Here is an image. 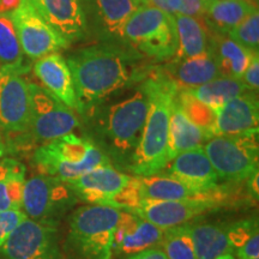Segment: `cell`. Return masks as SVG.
Masks as SVG:
<instances>
[{"label": "cell", "mask_w": 259, "mask_h": 259, "mask_svg": "<svg viewBox=\"0 0 259 259\" xmlns=\"http://www.w3.org/2000/svg\"><path fill=\"white\" fill-rule=\"evenodd\" d=\"M21 0H0V14H9L19 5Z\"/></svg>", "instance_id": "40"}, {"label": "cell", "mask_w": 259, "mask_h": 259, "mask_svg": "<svg viewBox=\"0 0 259 259\" xmlns=\"http://www.w3.org/2000/svg\"><path fill=\"white\" fill-rule=\"evenodd\" d=\"M203 148L219 179L241 183L258 171V128L215 136Z\"/></svg>", "instance_id": "6"}, {"label": "cell", "mask_w": 259, "mask_h": 259, "mask_svg": "<svg viewBox=\"0 0 259 259\" xmlns=\"http://www.w3.org/2000/svg\"><path fill=\"white\" fill-rule=\"evenodd\" d=\"M25 166L15 158H0V211L22 210Z\"/></svg>", "instance_id": "27"}, {"label": "cell", "mask_w": 259, "mask_h": 259, "mask_svg": "<svg viewBox=\"0 0 259 259\" xmlns=\"http://www.w3.org/2000/svg\"><path fill=\"white\" fill-rule=\"evenodd\" d=\"M229 37L252 52H258L259 46V12L255 9L252 14L228 32Z\"/></svg>", "instance_id": "33"}, {"label": "cell", "mask_w": 259, "mask_h": 259, "mask_svg": "<svg viewBox=\"0 0 259 259\" xmlns=\"http://www.w3.org/2000/svg\"><path fill=\"white\" fill-rule=\"evenodd\" d=\"M216 259H235V258L233 257L232 254H223V255H220V257H218Z\"/></svg>", "instance_id": "44"}, {"label": "cell", "mask_w": 259, "mask_h": 259, "mask_svg": "<svg viewBox=\"0 0 259 259\" xmlns=\"http://www.w3.org/2000/svg\"><path fill=\"white\" fill-rule=\"evenodd\" d=\"M77 202L66 181L44 174L25 180L22 211L28 219L58 226Z\"/></svg>", "instance_id": "8"}, {"label": "cell", "mask_w": 259, "mask_h": 259, "mask_svg": "<svg viewBox=\"0 0 259 259\" xmlns=\"http://www.w3.org/2000/svg\"><path fill=\"white\" fill-rule=\"evenodd\" d=\"M6 153V144L4 142V139H3V136L0 134V158H3Z\"/></svg>", "instance_id": "42"}, {"label": "cell", "mask_w": 259, "mask_h": 259, "mask_svg": "<svg viewBox=\"0 0 259 259\" xmlns=\"http://www.w3.org/2000/svg\"><path fill=\"white\" fill-rule=\"evenodd\" d=\"M186 90H189L196 99L211 107L215 111L229 100L241 95L248 89L246 88L241 79L231 78V77H218L203 85Z\"/></svg>", "instance_id": "30"}, {"label": "cell", "mask_w": 259, "mask_h": 259, "mask_svg": "<svg viewBox=\"0 0 259 259\" xmlns=\"http://www.w3.org/2000/svg\"><path fill=\"white\" fill-rule=\"evenodd\" d=\"M206 2H211V0H206Z\"/></svg>", "instance_id": "46"}, {"label": "cell", "mask_w": 259, "mask_h": 259, "mask_svg": "<svg viewBox=\"0 0 259 259\" xmlns=\"http://www.w3.org/2000/svg\"><path fill=\"white\" fill-rule=\"evenodd\" d=\"M241 80L244 82L246 88L251 92L257 93L259 87V57L258 53H255L248 64L247 69L245 70L242 74Z\"/></svg>", "instance_id": "35"}, {"label": "cell", "mask_w": 259, "mask_h": 259, "mask_svg": "<svg viewBox=\"0 0 259 259\" xmlns=\"http://www.w3.org/2000/svg\"><path fill=\"white\" fill-rule=\"evenodd\" d=\"M6 15L15 25L22 50L30 59L37 60L70 46L42 18L32 0H21L17 8Z\"/></svg>", "instance_id": "10"}, {"label": "cell", "mask_w": 259, "mask_h": 259, "mask_svg": "<svg viewBox=\"0 0 259 259\" xmlns=\"http://www.w3.org/2000/svg\"><path fill=\"white\" fill-rule=\"evenodd\" d=\"M210 50L218 63L220 76L241 79L248 64L258 52H252L235 42L228 35L211 31Z\"/></svg>", "instance_id": "23"}, {"label": "cell", "mask_w": 259, "mask_h": 259, "mask_svg": "<svg viewBox=\"0 0 259 259\" xmlns=\"http://www.w3.org/2000/svg\"><path fill=\"white\" fill-rule=\"evenodd\" d=\"M42 18L67 44L82 41L88 34L83 0H32Z\"/></svg>", "instance_id": "16"}, {"label": "cell", "mask_w": 259, "mask_h": 259, "mask_svg": "<svg viewBox=\"0 0 259 259\" xmlns=\"http://www.w3.org/2000/svg\"><path fill=\"white\" fill-rule=\"evenodd\" d=\"M0 69L19 74L27 73L30 69L15 25L6 14H0Z\"/></svg>", "instance_id": "29"}, {"label": "cell", "mask_w": 259, "mask_h": 259, "mask_svg": "<svg viewBox=\"0 0 259 259\" xmlns=\"http://www.w3.org/2000/svg\"><path fill=\"white\" fill-rule=\"evenodd\" d=\"M211 138L212 136L203 131L187 119L178 105L176 97L171 105L169 118V139H168L169 160L184 151L203 147V144H205Z\"/></svg>", "instance_id": "25"}, {"label": "cell", "mask_w": 259, "mask_h": 259, "mask_svg": "<svg viewBox=\"0 0 259 259\" xmlns=\"http://www.w3.org/2000/svg\"><path fill=\"white\" fill-rule=\"evenodd\" d=\"M178 36L176 59H186L204 53L209 50L212 29L205 19L185 15H174Z\"/></svg>", "instance_id": "24"}, {"label": "cell", "mask_w": 259, "mask_h": 259, "mask_svg": "<svg viewBox=\"0 0 259 259\" xmlns=\"http://www.w3.org/2000/svg\"><path fill=\"white\" fill-rule=\"evenodd\" d=\"M126 259H168V258L162 248L154 247V248H150V250L130 255V257Z\"/></svg>", "instance_id": "39"}, {"label": "cell", "mask_w": 259, "mask_h": 259, "mask_svg": "<svg viewBox=\"0 0 259 259\" xmlns=\"http://www.w3.org/2000/svg\"><path fill=\"white\" fill-rule=\"evenodd\" d=\"M149 97L143 87L109 107L103 116V135L119 160L131 161L147 120Z\"/></svg>", "instance_id": "7"}, {"label": "cell", "mask_w": 259, "mask_h": 259, "mask_svg": "<svg viewBox=\"0 0 259 259\" xmlns=\"http://www.w3.org/2000/svg\"><path fill=\"white\" fill-rule=\"evenodd\" d=\"M177 102L187 119L210 136H216V113L211 107L196 99L189 90L178 92Z\"/></svg>", "instance_id": "31"}, {"label": "cell", "mask_w": 259, "mask_h": 259, "mask_svg": "<svg viewBox=\"0 0 259 259\" xmlns=\"http://www.w3.org/2000/svg\"><path fill=\"white\" fill-rule=\"evenodd\" d=\"M27 219L22 210H5L0 211V247L5 244L8 238L19 223Z\"/></svg>", "instance_id": "34"}, {"label": "cell", "mask_w": 259, "mask_h": 259, "mask_svg": "<svg viewBox=\"0 0 259 259\" xmlns=\"http://www.w3.org/2000/svg\"><path fill=\"white\" fill-rule=\"evenodd\" d=\"M3 259H65L58 226L25 219L0 247Z\"/></svg>", "instance_id": "11"}, {"label": "cell", "mask_w": 259, "mask_h": 259, "mask_svg": "<svg viewBox=\"0 0 259 259\" xmlns=\"http://www.w3.org/2000/svg\"><path fill=\"white\" fill-rule=\"evenodd\" d=\"M30 115L29 82L23 74L0 69V131L27 136Z\"/></svg>", "instance_id": "12"}, {"label": "cell", "mask_w": 259, "mask_h": 259, "mask_svg": "<svg viewBox=\"0 0 259 259\" xmlns=\"http://www.w3.org/2000/svg\"><path fill=\"white\" fill-rule=\"evenodd\" d=\"M257 8L242 0H211L205 5V22L213 31L228 34Z\"/></svg>", "instance_id": "28"}, {"label": "cell", "mask_w": 259, "mask_h": 259, "mask_svg": "<svg viewBox=\"0 0 259 259\" xmlns=\"http://www.w3.org/2000/svg\"><path fill=\"white\" fill-rule=\"evenodd\" d=\"M83 6L87 22L106 44H121L128 18L142 5L137 0H83Z\"/></svg>", "instance_id": "14"}, {"label": "cell", "mask_w": 259, "mask_h": 259, "mask_svg": "<svg viewBox=\"0 0 259 259\" xmlns=\"http://www.w3.org/2000/svg\"><path fill=\"white\" fill-rule=\"evenodd\" d=\"M161 246L168 259H197L187 223L164 229Z\"/></svg>", "instance_id": "32"}, {"label": "cell", "mask_w": 259, "mask_h": 259, "mask_svg": "<svg viewBox=\"0 0 259 259\" xmlns=\"http://www.w3.org/2000/svg\"><path fill=\"white\" fill-rule=\"evenodd\" d=\"M166 73L179 90L197 88L221 77L218 63L210 47L199 56L176 59L168 66Z\"/></svg>", "instance_id": "22"}, {"label": "cell", "mask_w": 259, "mask_h": 259, "mask_svg": "<svg viewBox=\"0 0 259 259\" xmlns=\"http://www.w3.org/2000/svg\"><path fill=\"white\" fill-rule=\"evenodd\" d=\"M149 97V111L143 132L131 161L130 170L136 177L158 174L169 162L170 109L179 89L167 73H157L143 85Z\"/></svg>", "instance_id": "2"}, {"label": "cell", "mask_w": 259, "mask_h": 259, "mask_svg": "<svg viewBox=\"0 0 259 259\" xmlns=\"http://www.w3.org/2000/svg\"><path fill=\"white\" fill-rule=\"evenodd\" d=\"M216 136L239 135L258 128L259 106L257 93L247 90L215 109Z\"/></svg>", "instance_id": "21"}, {"label": "cell", "mask_w": 259, "mask_h": 259, "mask_svg": "<svg viewBox=\"0 0 259 259\" xmlns=\"http://www.w3.org/2000/svg\"><path fill=\"white\" fill-rule=\"evenodd\" d=\"M32 163L38 174L69 181L111 161L90 139L69 134L40 145Z\"/></svg>", "instance_id": "4"}, {"label": "cell", "mask_w": 259, "mask_h": 259, "mask_svg": "<svg viewBox=\"0 0 259 259\" xmlns=\"http://www.w3.org/2000/svg\"><path fill=\"white\" fill-rule=\"evenodd\" d=\"M124 38L145 56L169 59L178 50L174 16L151 5L139 6L125 25Z\"/></svg>", "instance_id": "5"}, {"label": "cell", "mask_w": 259, "mask_h": 259, "mask_svg": "<svg viewBox=\"0 0 259 259\" xmlns=\"http://www.w3.org/2000/svg\"><path fill=\"white\" fill-rule=\"evenodd\" d=\"M66 63L72 74L80 114L92 111L134 78L128 56L111 44L82 48L71 54Z\"/></svg>", "instance_id": "1"}, {"label": "cell", "mask_w": 259, "mask_h": 259, "mask_svg": "<svg viewBox=\"0 0 259 259\" xmlns=\"http://www.w3.org/2000/svg\"><path fill=\"white\" fill-rule=\"evenodd\" d=\"M242 2L247 3L248 5H251V6H253V8L258 9V0H242Z\"/></svg>", "instance_id": "43"}, {"label": "cell", "mask_w": 259, "mask_h": 259, "mask_svg": "<svg viewBox=\"0 0 259 259\" xmlns=\"http://www.w3.org/2000/svg\"><path fill=\"white\" fill-rule=\"evenodd\" d=\"M145 5H151L171 16L177 15L180 10V0H144Z\"/></svg>", "instance_id": "38"}, {"label": "cell", "mask_w": 259, "mask_h": 259, "mask_svg": "<svg viewBox=\"0 0 259 259\" xmlns=\"http://www.w3.org/2000/svg\"><path fill=\"white\" fill-rule=\"evenodd\" d=\"M222 203L215 200H149L144 199L132 212L162 231L185 225Z\"/></svg>", "instance_id": "15"}, {"label": "cell", "mask_w": 259, "mask_h": 259, "mask_svg": "<svg viewBox=\"0 0 259 259\" xmlns=\"http://www.w3.org/2000/svg\"><path fill=\"white\" fill-rule=\"evenodd\" d=\"M131 178V176L116 170L112 164H105L66 183L78 202L90 205L113 206L118 194L125 189Z\"/></svg>", "instance_id": "13"}, {"label": "cell", "mask_w": 259, "mask_h": 259, "mask_svg": "<svg viewBox=\"0 0 259 259\" xmlns=\"http://www.w3.org/2000/svg\"><path fill=\"white\" fill-rule=\"evenodd\" d=\"M239 259H258L259 258V233L254 234L246 244L236 250Z\"/></svg>", "instance_id": "37"}, {"label": "cell", "mask_w": 259, "mask_h": 259, "mask_svg": "<svg viewBox=\"0 0 259 259\" xmlns=\"http://www.w3.org/2000/svg\"><path fill=\"white\" fill-rule=\"evenodd\" d=\"M258 171L257 173H254L253 176H252L250 179H248V189H250V192L252 193V196L255 197V199L258 198Z\"/></svg>", "instance_id": "41"}, {"label": "cell", "mask_w": 259, "mask_h": 259, "mask_svg": "<svg viewBox=\"0 0 259 259\" xmlns=\"http://www.w3.org/2000/svg\"><path fill=\"white\" fill-rule=\"evenodd\" d=\"M34 72L44 88L73 111L78 112L74 84L66 59L59 53H51L36 60Z\"/></svg>", "instance_id": "20"}, {"label": "cell", "mask_w": 259, "mask_h": 259, "mask_svg": "<svg viewBox=\"0 0 259 259\" xmlns=\"http://www.w3.org/2000/svg\"><path fill=\"white\" fill-rule=\"evenodd\" d=\"M143 199L149 200H215L225 203L227 190L223 186L212 191H200L169 176L154 174L138 177Z\"/></svg>", "instance_id": "18"}, {"label": "cell", "mask_w": 259, "mask_h": 259, "mask_svg": "<svg viewBox=\"0 0 259 259\" xmlns=\"http://www.w3.org/2000/svg\"><path fill=\"white\" fill-rule=\"evenodd\" d=\"M121 210L108 205H83L70 216L63 245L69 259H112L114 232Z\"/></svg>", "instance_id": "3"}, {"label": "cell", "mask_w": 259, "mask_h": 259, "mask_svg": "<svg viewBox=\"0 0 259 259\" xmlns=\"http://www.w3.org/2000/svg\"><path fill=\"white\" fill-rule=\"evenodd\" d=\"M166 168V176L176 178L197 190L212 191L220 187L218 174L203 147L177 155L168 162Z\"/></svg>", "instance_id": "19"}, {"label": "cell", "mask_w": 259, "mask_h": 259, "mask_svg": "<svg viewBox=\"0 0 259 259\" xmlns=\"http://www.w3.org/2000/svg\"><path fill=\"white\" fill-rule=\"evenodd\" d=\"M29 88L31 115L27 136L32 141L45 144L72 134L78 127L79 121L73 109L63 105L44 87L29 83Z\"/></svg>", "instance_id": "9"}, {"label": "cell", "mask_w": 259, "mask_h": 259, "mask_svg": "<svg viewBox=\"0 0 259 259\" xmlns=\"http://www.w3.org/2000/svg\"><path fill=\"white\" fill-rule=\"evenodd\" d=\"M187 225L197 259H216L234 252L228 236V225L202 222Z\"/></svg>", "instance_id": "26"}, {"label": "cell", "mask_w": 259, "mask_h": 259, "mask_svg": "<svg viewBox=\"0 0 259 259\" xmlns=\"http://www.w3.org/2000/svg\"><path fill=\"white\" fill-rule=\"evenodd\" d=\"M205 5L206 0H180V10L178 14L204 19Z\"/></svg>", "instance_id": "36"}, {"label": "cell", "mask_w": 259, "mask_h": 259, "mask_svg": "<svg viewBox=\"0 0 259 259\" xmlns=\"http://www.w3.org/2000/svg\"><path fill=\"white\" fill-rule=\"evenodd\" d=\"M137 2H138L139 4H141V5H145V2H144V0H137Z\"/></svg>", "instance_id": "45"}, {"label": "cell", "mask_w": 259, "mask_h": 259, "mask_svg": "<svg viewBox=\"0 0 259 259\" xmlns=\"http://www.w3.org/2000/svg\"><path fill=\"white\" fill-rule=\"evenodd\" d=\"M163 231L137 213L121 210L114 232L113 254L132 255L161 246Z\"/></svg>", "instance_id": "17"}]
</instances>
